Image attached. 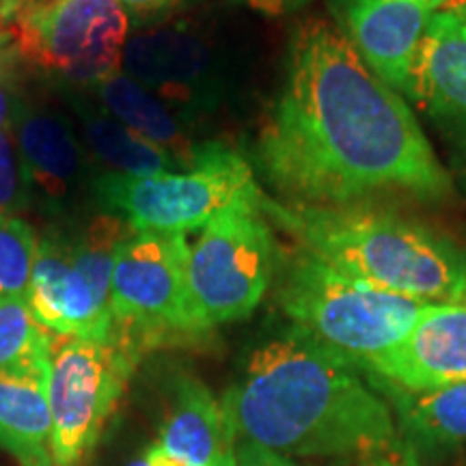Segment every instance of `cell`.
<instances>
[{
    "instance_id": "obj_19",
    "label": "cell",
    "mask_w": 466,
    "mask_h": 466,
    "mask_svg": "<svg viewBox=\"0 0 466 466\" xmlns=\"http://www.w3.org/2000/svg\"><path fill=\"white\" fill-rule=\"evenodd\" d=\"M69 104L80 121L83 145L89 147V154L96 156L104 167L110 168V173L143 177V175L184 171L182 162L175 160L167 149L138 137L104 108L93 106L89 100H83L76 93H69Z\"/></svg>"
},
{
    "instance_id": "obj_13",
    "label": "cell",
    "mask_w": 466,
    "mask_h": 466,
    "mask_svg": "<svg viewBox=\"0 0 466 466\" xmlns=\"http://www.w3.org/2000/svg\"><path fill=\"white\" fill-rule=\"evenodd\" d=\"M346 37L382 83L408 97L421 37L434 11L410 0H341Z\"/></svg>"
},
{
    "instance_id": "obj_1",
    "label": "cell",
    "mask_w": 466,
    "mask_h": 466,
    "mask_svg": "<svg viewBox=\"0 0 466 466\" xmlns=\"http://www.w3.org/2000/svg\"><path fill=\"white\" fill-rule=\"evenodd\" d=\"M255 158L285 203L374 206L387 195L442 201L451 177L404 96L367 67L346 33L307 20L291 35L285 80Z\"/></svg>"
},
{
    "instance_id": "obj_24",
    "label": "cell",
    "mask_w": 466,
    "mask_h": 466,
    "mask_svg": "<svg viewBox=\"0 0 466 466\" xmlns=\"http://www.w3.org/2000/svg\"><path fill=\"white\" fill-rule=\"evenodd\" d=\"M343 466H423V462L419 460L415 447L408 445L401 436H395L391 442L378 450L352 456Z\"/></svg>"
},
{
    "instance_id": "obj_25",
    "label": "cell",
    "mask_w": 466,
    "mask_h": 466,
    "mask_svg": "<svg viewBox=\"0 0 466 466\" xmlns=\"http://www.w3.org/2000/svg\"><path fill=\"white\" fill-rule=\"evenodd\" d=\"M236 466H294V462L253 442H236Z\"/></svg>"
},
{
    "instance_id": "obj_17",
    "label": "cell",
    "mask_w": 466,
    "mask_h": 466,
    "mask_svg": "<svg viewBox=\"0 0 466 466\" xmlns=\"http://www.w3.org/2000/svg\"><path fill=\"white\" fill-rule=\"evenodd\" d=\"M208 69V52L175 28H151L127 37L121 72L162 102H188Z\"/></svg>"
},
{
    "instance_id": "obj_2",
    "label": "cell",
    "mask_w": 466,
    "mask_h": 466,
    "mask_svg": "<svg viewBox=\"0 0 466 466\" xmlns=\"http://www.w3.org/2000/svg\"><path fill=\"white\" fill-rule=\"evenodd\" d=\"M236 442L281 456H359L398 436L391 406L359 367L294 326L250 354L225 393Z\"/></svg>"
},
{
    "instance_id": "obj_7",
    "label": "cell",
    "mask_w": 466,
    "mask_h": 466,
    "mask_svg": "<svg viewBox=\"0 0 466 466\" xmlns=\"http://www.w3.org/2000/svg\"><path fill=\"white\" fill-rule=\"evenodd\" d=\"M110 337L138 359L147 350L208 333L188 289V238L134 233L116 250L110 283Z\"/></svg>"
},
{
    "instance_id": "obj_14",
    "label": "cell",
    "mask_w": 466,
    "mask_h": 466,
    "mask_svg": "<svg viewBox=\"0 0 466 466\" xmlns=\"http://www.w3.org/2000/svg\"><path fill=\"white\" fill-rule=\"evenodd\" d=\"M408 97L436 121L466 134V5L430 17Z\"/></svg>"
},
{
    "instance_id": "obj_5",
    "label": "cell",
    "mask_w": 466,
    "mask_h": 466,
    "mask_svg": "<svg viewBox=\"0 0 466 466\" xmlns=\"http://www.w3.org/2000/svg\"><path fill=\"white\" fill-rule=\"evenodd\" d=\"M91 192L106 212L119 214L137 233L199 231L238 203L261 199L253 168L220 143L199 145L184 171L158 175L102 173Z\"/></svg>"
},
{
    "instance_id": "obj_11",
    "label": "cell",
    "mask_w": 466,
    "mask_h": 466,
    "mask_svg": "<svg viewBox=\"0 0 466 466\" xmlns=\"http://www.w3.org/2000/svg\"><path fill=\"white\" fill-rule=\"evenodd\" d=\"M365 371L404 391H430L464 382L466 302L425 305L410 333Z\"/></svg>"
},
{
    "instance_id": "obj_27",
    "label": "cell",
    "mask_w": 466,
    "mask_h": 466,
    "mask_svg": "<svg viewBox=\"0 0 466 466\" xmlns=\"http://www.w3.org/2000/svg\"><path fill=\"white\" fill-rule=\"evenodd\" d=\"M250 9L268 17H281L291 11L305 7L309 0H244Z\"/></svg>"
},
{
    "instance_id": "obj_4",
    "label": "cell",
    "mask_w": 466,
    "mask_h": 466,
    "mask_svg": "<svg viewBox=\"0 0 466 466\" xmlns=\"http://www.w3.org/2000/svg\"><path fill=\"white\" fill-rule=\"evenodd\" d=\"M279 305L294 326L367 370L410 333L425 302L350 277L300 248L285 266Z\"/></svg>"
},
{
    "instance_id": "obj_29",
    "label": "cell",
    "mask_w": 466,
    "mask_h": 466,
    "mask_svg": "<svg viewBox=\"0 0 466 466\" xmlns=\"http://www.w3.org/2000/svg\"><path fill=\"white\" fill-rule=\"evenodd\" d=\"M14 106L15 104H11L9 91L5 89L3 83H0V132L11 127V121H14Z\"/></svg>"
},
{
    "instance_id": "obj_6",
    "label": "cell",
    "mask_w": 466,
    "mask_h": 466,
    "mask_svg": "<svg viewBox=\"0 0 466 466\" xmlns=\"http://www.w3.org/2000/svg\"><path fill=\"white\" fill-rule=\"evenodd\" d=\"M0 28L22 61L93 89L121 72L130 15L119 0H3Z\"/></svg>"
},
{
    "instance_id": "obj_3",
    "label": "cell",
    "mask_w": 466,
    "mask_h": 466,
    "mask_svg": "<svg viewBox=\"0 0 466 466\" xmlns=\"http://www.w3.org/2000/svg\"><path fill=\"white\" fill-rule=\"evenodd\" d=\"M268 223L324 264L406 299L466 302V250L432 227L376 206L322 208L261 195Z\"/></svg>"
},
{
    "instance_id": "obj_10",
    "label": "cell",
    "mask_w": 466,
    "mask_h": 466,
    "mask_svg": "<svg viewBox=\"0 0 466 466\" xmlns=\"http://www.w3.org/2000/svg\"><path fill=\"white\" fill-rule=\"evenodd\" d=\"M28 201L48 214H66L83 197L86 179L85 145L63 115L50 108L15 104L11 121Z\"/></svg>"
},
{
    "instance_id": "obj_28",
    "label": "cell",
    "mask_w": 466,
    "mask_h": 466,
    "mask_svg": "<svg viewBox=\"0 0 466 466\" xmlns=\"http://www.w3.org/2000/svg\"><path fill=\"white\" fill-rule=\"evenodd\" d=\"M127 466H192V464L171 456V453L162 450L158 442H156V445L147 447V451H145L143 456H138L137 460H132V462L127 464Z\"/></svg>"
},
{
    "instance_id": "obj_12",
    "label": "cell",
    "mask_w": 466,
    "mask_h": 466,
    "mask_svg": "<svg viewBox=\"0 0 466 466\" xmlns=\"http://www.w3.org/2000/svg\"><path fill=\"white\" fill-rule=\"evenodd\" d=\"M26 302L52 335L108 339L113 333L110 305L78 270L66 238L46 236L37 242Z\"/></svg>"
},
{
    "instance_id": "obj_30",
    "label": "cell",
    "mask_w": 466,
    "mask_h": 466,
    "mask_svg": "<svg viewBox=\"0 0 466 466\" xmlns=\"http://www.w3.org/2000/svg\"><path fill=\"white\" fill-rule=\"evenodd\" d=\"M410 3L423 5L430 11H445V9H458L460 5H466V0H410Z\"/></svg>"
},
{
    "instance_id": "obj_9",
    "label": "cell",
    "mask_w": 466,
    "mask_h": 466,
    "mask_svg": "<svg viewBox=\"0 0 466 466\" xmlns=\"http://www.w3.org/2000/svg\"><path fill=\"white\" fill-rule=\"evenodd\" d=\"M138 360L113 337L52 335L48 404L55 466H78L89 456L124 398Z\"/></svg>"
},
{
    "instance_id": "obj_21",
    "label": "cell",
    "mask_w": 466,
    "mask_h": 466,
    "mask_svg": "<svg viewBox=\"0 0 466 466\" xmlns=\"http://www.w3.org/2000/svg\"><path fill=\"white\" fill-rule=\"evenodd\" d=\"M52 333L33 316L26 299H0V370L48 363Z\"/></svg>"
},
{
    "instance_id": "obj_15",
    "label": "cell",
    "mask_w": 466,
    "mask_h": 466,
    "mask_svg": "<svg viewBox=\"0 0 466 466\" xmlns=\"http://www.w3.org/2000/svg\"><path fill=\"white\" fill-rule=\"evenodd\" d=\"M158 445L192 466H236V439L223 406L192 376L175 382Z\"/></svg>"
},
{
    "instance_id": "obj_18",
    "label": "cell",
    "mask_w": 466,
    "mask_h": 466,
    "mask_svg": "<svg viewBox=\"0 0 466 466\" xmlns=\"http://www.w3.org/2000/svg\"><path fill=\"white\" fill-rule=\"evenodd\" d=\"M395 410V428L415 451H439L466 441V380L430 389L404 391L371 378Z\"/></svg>"
},
{
    "instance_id": "obj_16",
    "label": "cell",
    "mask_w": 466,
    "mask_h": 466,
    "mask_svg": "<svg viewBox=\"0 0 466 466\" xmlns=\"http://www.w3.org/2000/svg\"><path fill=\"white\" fill-rule=\"evenodd\" d=\"M0 447L20 466H55L48 363L0 370Z\"/></svg>"
},
{
    "instance_id": "obj_32",
    "label": "cell",
    "mask_w": 466,
    "mask_h": 466,
    "mask_svg": "<svg viewBox=\"0 0 466 466\" xmlns=\"http://www.w3.org/2000/svg\"><path fill=\"white\" fill-rule=\"evenodd\" d=\"M0 3H3V0H0Z\"/></svg>"
},
{
    "instance_id": "obj_22",
    "label": "cell",
    "mask_w": 466,
    "mask_h": 466,
    "mask_svg": "<svg viewBox=\"0 0 466 466\" xmlns=\"http://www.w3.org/2000/svg\"><path fill=\"white\" fill-rule=\"evenodd\" d=\"M37 242L26 220L0 214V299H26Z\"/></svg>"
},
{
    "instance_id": "obj_26",
    "label": "cell",
    "mask_w": 466,
    "mask_h": 466,
    "mask_svg": "<svg viewBox=\"0 0 466 466\" xmlns=\"http://www.w3.org/2000/svg\"><path fill=\"white\" fill-rule=\"evenodd\" d=\"M119 3L127 15L138 17V20H151V17L175 7L179 0H119Z\"/></svg>"
},
{
    "instance_id": "obj_23",
    "label": "cell",
    "mask_w": 466,
    "mask_h": 466,
    "mask_svg": "<svg viewBox=\"0 0 466 466\" xmlns=\"http://www.w3.org/2000/svg\"><path fill=\"white\" fill-rule=\"evenodd\" d=\"M28 206V190L22 171L20 151H17L14 130L0 132V214L15 217Z\"/></svg>"
},
{
    "instance_id": "obj_31",
    "label": "cell",
    "mask_w": 466,
    "mask_h": 466,
    "mask_svg": "<svg viewBox=\"0 0 466 466\" xmlns=\"http://www.w3.org/2000/svg\"><path fill=\"white\" fill-rule=\"evenodd\" d=\"M9 55H15V52H14V44H11L9 33L0 28V66H3L5 58H7Z\"/></svg>"
},
{
    "instance_id": "obj_8",
    "label": "cell",
    "mask_w": 466,
    "mask_h": 466,
    "mask_svg": "<svg viewBox=\"0 0 466 466\" xmlns=\"http://www.w3.org/2000/svg\"><path fill=\"white\" fill-rule=\"evenodd\" d=\"M259 201L225 209L188 242L190 300L208 333L248 318L270 288L277 242Z\"/></svg>"
},
{
    "instance_id": "obj_20",
    "label": "cell",
    "mask_w": 466,
    "mask_h": 466,
    "mask_svg": "<svg viewBox=\"0 0 466 466\" xmlns=\"http://www.w3.org/2000/svg\"><path fill=\"white\" fill-rule=\"evenodd\" d=\"M93 93L100 100L102 108L116 121L130 127L138 137L147 138L149 143L167 149L175 160L182 162L184 168L192 165L199 145L190 143L167 102L156 97L143 85H138L124 72H116L93 86Z\"/></svg>"
}]
</instances>
